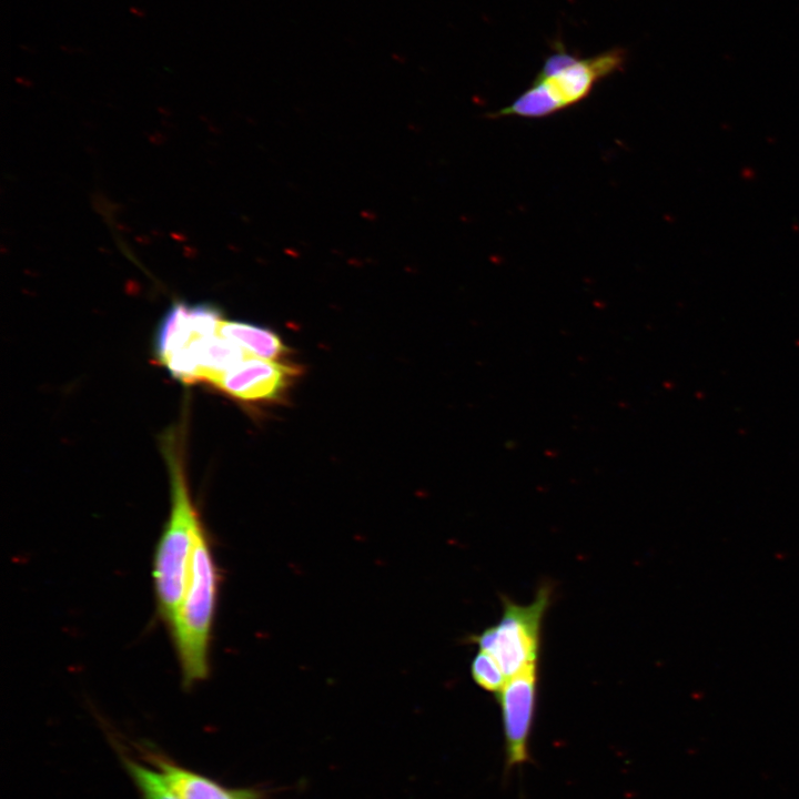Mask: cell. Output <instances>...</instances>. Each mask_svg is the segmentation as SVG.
Segmentation results:
<instances>
[{"label":"cell","mask_w":799,"mask_h":799,"mask_svg":"<svg viewBox=\"0 0 799 799\" xmlns=\"http://www.w3.org/2000/svg\"><path fill=\"white\" fill-rule=\"evenodd\" d=\"M162 453L169 471L171 506L154 552L152 577L158 613L169 628L184 596L192 548L203 523L190 493L176 434L164 436Z\"/></svg>","instance_id":"6da1fadb"},{"label":"cell","mask_w":799,"mask_h":799,"mask_svg":"<svg viewBox=\"0 0 799 799\" xmlns=\"http://www.w3.org/2000/svg\"><path fill=\"white\" fill-rule=\"evenodd\" d=\"M553 44L530 84L510 104L490 115L525 119L553 115L584 101L599 82L623 71L628 59L623 47L581 57L560 41Z\"/></svg>","instance_id":"7a4b0ae2"},{"label":"cell","mask_w":799,"mask_h":799,"mask_svg":"<svg viewBox=\"0 0 799 799\" xmlns=\"http://www.w3.org/2000/svg\"><path fill=\"white\" fill-rule=\"evenodd\" d=\"M219 584V568L203 524L192 548L184 596L169 627L185 687L201 682L209 675Z\"/></svg>","instance_id":"3957f363"},{"label":"cell","mask_w":799,"mask_h":799,"mask_svg":"<svg viewBox=\"0 0 799 799\" xmlns=\"http://www.w3.org/2000/svg\"><path fill=\"white\" fill-rule=\"evenodd\" d=\"M550 598L549 585L540 586L534 600L527 605H519L503 596L499 620L471 636L469 640L492 655L508 679L537 667L542 623Z\"/></svg>","instance_id":"277c9868"},{"label":"cell","mask_w":799,"mask_h":799,"mask_svg":"<svg viewBox=\"0 0 799 799\" xmlns=\"http://www.w3.org/2000/svg\"><path fill=\"white\" fill-rule=\"evenodd\" d=\"M537 696V667L507 680L496 695L500 706L507 768L529 759L528 740L534 721Z\"/></svg>","instance_id":"5b68a950"},{"label":"cell","mask_w":799,"mask_h":799,"mask_svg":"<svg viewBox=\"0 0 799 799\" xmlns=\"http://www.w3.org/2000/svg\"><path fill=\"white\" fill-rule=\"evenodd\" d=\"M300 370L275 361L246 356L209 384L242 401L279 397Z\"/></svg>","instance_id":"8992f818"},{"label":"cell","mask_w":799,"mask_h":799,"mask_svg":"<svg viewBox=\"0 0 799 799\" xmlns=\"http://www.w3.org/2000/svg\"><path fill=\"white\" fill-rule=\"evenodd\" d=\"M143 754L148 761L161 771L165 783L179 799H256L259 797L253 790L225 788L176 765L150 748H144Z\"/></svg>","instance_id":"52a82bcc"},{"label":"cell","mask_w":799,"mask_h":799,"mask_svg":"<svg viewBox=\"0 0 799 799\" xmlns=\"http://www.w3.org/2000/svg\"><path fill=\"white\" fill-rule=\"evenodd\" d=\"M218 333L239 344L250 356L275 361L285 352L277 335L249 323L221 320Z\"/></svg>","instance_id":"ba28073f"},{"label":"cell","mask_w":799,"mask_h":799,"mask_svg":"<svg viewBox=\"0 0 799 799\" xmlns=\"http://www.w3.org/2000/svg\"><path fill=\"white\" fill-rule=\"evenodd\" d=\"M122 761L142 799H179L165 783L161 773H156L127 756H122Z\"/></svg>","instance_id":"9c48e42d"},{"label":"cell","mask_w":799,"mask_h":799,"mask_svg":"<svg viewBox=\"0 0 799 799\" xmlns=\"http://www.w3.org/2000/svg\"><path fill=\"white\" fill-rule=\"evenodd\" d=\"M471 672L474 681L481 688L495 695L503 689L508 680L495 658L482 649L472 660Z\"/></svg>","instance_id":"30bf717a"},{"label":"cell","mask_w":799,"mask_h":799,"mask_svg":"<svg viewBox=\"0 0 799 799\" xmlns=\"http://www.w3.org/2000/svg\"><path fill=\"white\" fill-rule=\"evenodd\" d=\"M129 12H130L132 16H134V17H136V18H140V19H141V18L143 19V18L146 17V11H145L143 8L138 7V6H131V7H129Z\"/></svg>","instance_id":"8fae6325"},{"label":"cell","mask_w":799,"mask_h":799,"mask_svg":"<svg viewBox=\"0 0 799 799\" xmlns=\"http://www.w3.org/2000/svg\"><path fill=\"white\" fill-rule=\"evenodd\" d=\"M60 49L63 50V51H65V52H74V51L81 52V51H83L81 48H72V47L64 45V44H62V45L60 47Z\"/></svg>","instance_id":"7c38bea8"}]
</instances>
